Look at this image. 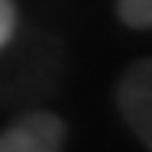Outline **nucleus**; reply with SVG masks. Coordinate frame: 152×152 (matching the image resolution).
I'll use <instances>...</instances> for the list:
<instances>
[{"mask_svg":"<svg viewBox=\"0 0 152 152\" xmlns=\"http://www.w3.org/2000/svg\"><path fill=\"white\" fill-rule=\"evenodd\" d=\"M65 139V117L52 110H26L0 129V152H61Z\"/></svg>","mask_w":152,"mask_h":152,"instance_id":"obj_2","label":"nucleus"},{"mask_svg":"<svg viewBox=\"0 0 152 152\" xmlns=\"http://www.w3.org/2000/svg\"><path fill=\"white\" fill-rule=\"evenodd\" d=\"M16 3L13 0H0V52L13 42V32H16Z\"/></svg>","mask_w":152,"mask_h":152,"instance_id":"obj_4","label":"nucleus"},{"mask_svg":"<svg viewBox=\"0 0 152 152\" xmlns=\"http://www.w3.org/2000/svg\"><path fill=\"white\" fill-rule=\"evenodd\" d=\"M117 16L129 29H152V0H117Z\"/></svg>","mask_w":152,"mask_h":152,"instance_id":"obj_3","label":"nucleus"},{"mask_svg":"<svg viewBox=\"0 0 152 152\" xmlns=\"http://www.w3.org/2000/svg\"><path fill=\"white\" fill-rule=\"evenodd\" d=\"M113 104L126 129L152 152V58H136L123 68L113 88Z\"/></svg>","mask_w":152,"mask_h":152,"instance_id":"obj_1","label":"nucleus"}]
</instances>
